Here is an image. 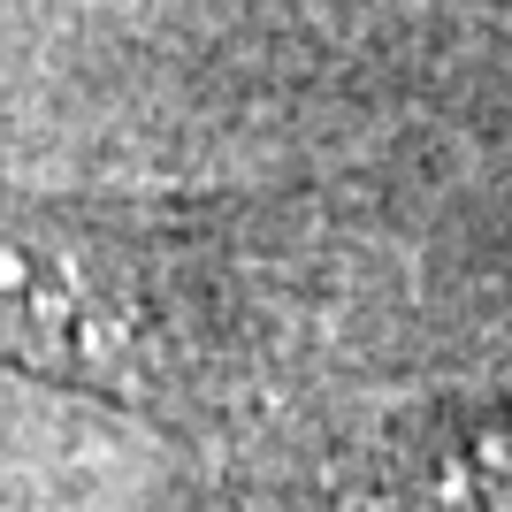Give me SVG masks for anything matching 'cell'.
Returning <instances> with one entry per match:
<instances>
[{"label":"cell","mask_w":512,"mask_h":512,"mask_svg":"<svg viewBox=\"0 0 512 512\" xmlns=\"http://www.w3.org/2000/svg\"><path fill=\"white\" fill-rule=\"evenodd\" d=\"M253 360V306L192 214L0 192V367L199 421Z\"/></svg>","instance_id":"obj_1"},{"label":"cell","mask_w":512,"mask_h":512,"mask_svg":"<svg viewBox=\"0 0 512 512\" xmlns=\"http://www.w3.org/2000/svg\"><path fill=\"white\" fill-rule=\"evenodd\" d=\"M344 512H512V398L436 406L367 451Z\"/></svg>","instance_id":"obj_2"}]
</instances>
